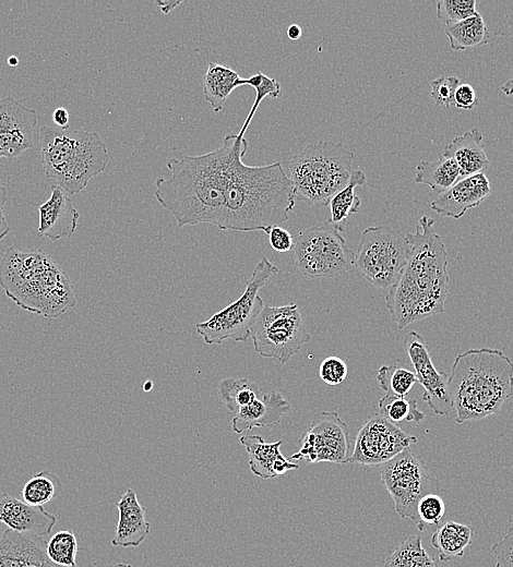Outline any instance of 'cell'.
Returning a JSON list of instances; mask_svg holds the SVG:
<instances>
[{"label": "cell", "mask_w": 513, "mask_h": 567, "mask_svg": "<svg viewBox=\"0 0 513 567\" xmlns=\"http://www.w3.org/2000/svg\"><path fill=\"white\" fill-rule=\"evenodd\" d=\"M366 182L365 172L361 169H354L347 185L330 200L331 218L329 221L341 232L344 231L350 215L359 212L361 200L356 195L355 189Z\"/></svg>", "instance_id": "4316f807"}, {"label": "cell", "mask_w": 513, "mask_h": 567, "mask_svg": "<svg viewBox=\"0 0 513 567\" xmlns=\"http://www.w3.org/2000/svg\"><path fill=\"white\" fill-rule=\"evenodd\" d=\"M295 265L307 278L334 277L355 266V252L329 220L294 237Z\"/></svg>", "instance_id": "9c48e42d"}, {"label": "cell", "mask_w": 513, "mask_h": 567, "mask_svg": "<svg viewBox=\"0 0 513 567\" xmlns=\"http://www.w3.org/2000/svg\"><path fill=\"white\" fill-rule=\"evenodd\" d=\"M256 353L285 364L309 342L310 335L295 303L264 305L250 330Z\"/></svg>", "instance_id": "8fae6325"}, {"label": "cell", "mask_w": 513, "mask_h": 567, "mask_svg": "<svg viewBox=\"0 0 513 567\" xmlns=\"http://www.w3.org/2000/svg\"><path fill=\"white\" fill-rule=\"evenodd\" d=\"M354 153L342 142L318 141L306 145L289 162L295 196L308 205L324 207L350 180Z\"/></svg>", "instance_id": "52a82bcc"}, {"label": "cell", "mask_w": 513, "mask_h": 567, "mask_svg": "<svg viewBox=\"0 0 513 567\" xmlns=\"http://www.w3.org/2000/svg\"><path fill=\"white\" fill-rule=\"evenodd\" d=\"M299 443L300 448L290 456V460H306L308 463L349 462L348 426L336 411L315 413Z\"/></svg>", "instance_id": "4fadbf2b"}, {"label": "cell", "mask_w": 513, "mask_h": 567, "mask_svg": "<svg viewBox=\"0 0 513 567\" xmlns=\"http://www.w3.org/2000/svg\"><path fill=\"white\" fill-rule=\"evenodd\" d=\"M258 383L248 378L227 377L219 383L218 396L222 403L236 413L240 408L251 403L263 393Z\"/></svg>", "instance_id": "f546056e"}, {"label": "cell", "mask_w": 513, "mask_h": 567, "mask_svg": "<svg viewBox=\"0 0 513 567\" xmlns=\"http://www.w3.org/2000/svg\"><path fill=\"white\" fill-rule=\"evenodd\" d=\"M271 248L279 253H285L294 249V236L281 226H273L269 233Z\"/></svg>", "instance_id": "b9f144b4"}, {"label": "cell", "mask_w": 513, "mask_h": 567, "mask_svg": "<svg viewBox=\"0 0 513 567\" xmlns=\"http://www.w3.org/2000/svg\"><path fill=\"white\" fill-rule=\"evenodd\" d=\"M0 286L16 305L47 318L76 304L70 277L40 249L8 248L0 261Z\"/></svg>", "instance_id": "277c9868"}, {"label": "cell", "mask_w": 513, "mask_h": 567, "mask_svg": "<svg viewBox=\"0 0 513 567\" xmlns=\"http://www.w3.org/2000/svg\"><path fill=\"white\" fill-rule=\"evenodd\" d=\"M477 101L476 93L470 84H460L454 95V106L458 109L470 110Z\"/></svg>", "instance_id": "7bdbcfd3"}, {"label": "cell", "mask_w": 513, "mask_h": 567, "mask_svg": "<svg viewBox=\"0 0 513 567\" xmlns=\"http://www.w3.org/2000/svg\"><path fill=\"white\" fill-rule=\"evenodd\" d=\"M403 346L414 366L418 384L423 388L422 399L437 415H446L453 409L449 391V376L432 363L428 347L415 330L404 336Z\"/></svg>", "instance_id": "9a60e30c"}, {"label": "cell", "mask_w": 513, "mask_h": 567, "mask_svg": "<svg viewBox=\"0 0 513 567\" xmlns=\"http://www.w3.org/2000/svg\"><path fill=\"white\" fill-rule=\"evenodd\" d=\"M461 179L456 162L443 155L434 161L422 160L417 165L415 182L426 184L439 194L449 190Z\"/></svg>", "instance_id": "83f0119b"}, {"label": "cell", "mask_w": 513, "mask_h": 567, "mask_svg": "<svg viewBox=\"0 0 513 567\" xmlns=\"http://www.w3.org/2000/svg\"><path fill=\"white\" fill-rule=\"evenodd\" d=\"M115 567H133V566H131L130 564L120 563V564H117Z\"/></svg>", "instance_id": "f907efd6"}, {"label": "cell", "mask_w": 513, "mask_h": 567, "mask_svg": "<svg viewBox=\"0 0 513 567\" xmlns=\"http://www.w3.org/2000/svg\"><path fill=\"white\" fill-rule=\"evenodd\" d=\"M433 225L434 219L423 215L416 231L405 234L408 260L385 297L390 316L399 329L444 312L450 281L448 253Z\"/></svg>", "instance_id": "7a4b0ae2"}, {"label": "cell", "mask_w": 513, "mask_h": 567, "mask_svg": "<svg viewBox=\"0 0 513 567\" xmlns=\"http://www.w3.org/2000/svg\"><path fill=\"white\" fill-rule=\"evenodd\" d=\"M46 545L41 536L8 528L0 536V567H62L48 558Z\"/></svg>", "instance_id": "d6986e66"}, {"label": "cell", "mask_w": 513, "mask_h": 567, "mask_svg": "<svg viewBox=\"0 0 513 567\" xmlns=\"http://www.w3.org/2000/svg\"><path fill=\"white\" fill-rule=\"evenodd\" d=\"M409 245L405 236L389 226L366 228L355 253V266L372 286L389 289L405 267Z\"/></svg>", "instance_id": "30bf717a"}, {"label": "cell", "mask_w": 513, "mask_h": 567, "mask_svg": "<svg viewBox=\"0 0 513 567\" xmlns=\"http://www.w3.org/2000/svg\"><path fill=\"white\" fill-rule=\"evenodd\" d=\"M246 146L244 137L229 134L208 153L167 160L170 176L155 180L154 196L176 218L178 227L212 224L220 229L230 166Z\"/></svg>", "instance_id": "6da1fadb"}, {"label": "cell", "mask_w": 513, "mask_h": 567, "mask_svg": "<svg viewBox=\"0 0 513 567\" xmlns=\"http://www.w3.org/2000/svg\"><path fill=\"white\" fill-rule=\"evenodd\" d=\"M417 442L380 413H370L360 427L349 462L358 465H382Z\"/></svg>", "instance_id": "5bb4252c"}, {"label": "cell", "mask_w": 513, "mask_h": 567, "mask_svg": "<svg viewBox=\"0 0 513 567\" xmlns=\"http://www.w3.org/2000/svg\"><path fill=\"white\" fill-rule=\"evenodd\" d=\"M249 85L255 91L254 101L249 110V113L238 133L240 137H244V134L256 113V110L265 97L279 98L282 96L281 84L273 77H270L262 72H256L250 77H241L239 86Z\"/></svg>", "instance_id": "d6a6232c"}, {"label": "cell", "mask_w": 513, "mask_h": 567, "mask_svg": "<svg viewBox=\"0 0 513 567\" xmlns=\"http://www.w3.org/2000/svg\"><path fill=\"white\" fill-rule=\"evenodd\" d=\"M117 508L119 519L117 522L116 534L110 543L116 547H136L148 535L151 523L145 518V511L136 494L132 488L120 496Z\"/></svg>", "instance_id": "7402d4cb"}, {"label": "cell", "mask_w": 513, "mask_h": 567, "mask_svg": "<svg viewBox=\"0 0 513 567\" xmlns=\"http://www.w3.org/2000/svg\"><path fill=\"white\" fill-rule=\"evenodd\" d=\"M290 408V401L282 393L264 390L259 398L235 413L231 427L240 434L253 427L276 425Z\"/></svg>", "instance_id": "44dd1931"}, {"label": "cell", "mask_w": 513, "mask_h": 567, "mask_svg": "<svg viewBox=\"0 0 513 567\" xmlns=\"http://www.w3.org/2000/svg\"><path fill=\"white\" fill-rule=\"evenodd\" d=\"M448 385L455 422L481 420L513 395V363L499 349H469L456 355Z\"/></svg>", "instance_id": "5b68a950"}, {"label": "cell", "mask_w": 513, "mask_h": 567, "mask_svg": "<svg viewBox=\"0 0 513 567\" xmlns=\"http://www.w3.org/2000/svg\"><path fill=\"white\" fill-rule=\"evenodd\" d=\"M38 138L46 178L57 181L69 195L83 191L109 161L106 144L93 131L55 130L44 125Z\"/></svg>", "instance_id": "8992f818"}, {"label": "cell", "mask_w": 513, "mask_h": 567, "mask_svg": "<svg viewBox=\"0 0 513 567\" xmlns=\"http://www.w3.org/2000/svg\"><path fill=\"white\" fill-rule=\"evenodd\" d=\"M19 63V59L14 56H11L10 58H8V64L14 67Z\"/></svg>", "instance_id": "681fc988"}, {"label": "cell", "mask_w": 513, "mask_h": 567, "mask_svg": "<svg viewBox=\"0 0 513 567\" xmlns=\"http://www.w3.org/2000/svg\"><path fill=\"white\" fill-rule=\"evenodd\" d=\"M477 14L475 0H440L437 2V16L445 24L456 23Z\"/></svg>", "instance_id": "8d00e7d4"}, {"label": "cell", "mask_w": 513, "mask_h": 567, "mask_svg": "<svg viewBox=\"0 0 513 567\" xmlns=\"http://www.w3.org/2000/svg\"><path fill=\"white\" fill-rule=\"evenodd\" d=\"M377 382L387 395L397 397H405L411 387L418 384L415 372L396 364L380 366Z\"/></svg>", "instance_id": "836d02e7"}, {"label": "cell", "mask_w": 513, "mask_h": 567, "mask_svg": "<svg viewBox=\"0 0 513 567\" xmlns=\"http://www.w3.org/2000/svg\"><path fill=\"white\" fill-rule=\"evenodd\" d=\"M145 384L146 385H145L144 389L150 390L152 388V382H146Z\"/></svg>", "instance_id": "816d5d0a"}, {"label": "cell", "mask_w": 513, "mask_h": 567, "mask_svg": "<svg viewBox=\"0 0 513 567\" xmlns=\"http://www.w3.org/2000/svg\"><path fill=\"white\" fill-rule=\"evenodd\" d=\"M445 512V505L438 494L429 493L422 496L417 505L418 522L416 523L420 531L425 526H438Z\"/></svg>", "instance_id": "74e56055"}, {"label": "cell", "mask_w": 513, "mask_h": 567, "mask_svg": "<svg viewBox=\"0 0 513 567\" xmlns=\"http://www.w3.org/2000/svg\"><path fill=\"white\" fill-rule=\"evenodd\" d=\"M49 198L38 208L37 234L56 242L72 237L77 227L79 210L70 195L59 185H51Z\"/></svg>", "instance_id": "e0dca14e"}, {"label": "cell", "mask_w": 513, "mask_h": 567, "mask_svg": "<svg viewBox=\"0 0 513 567\" xmlns=\"http://www.w3.org/2000/svg\"><path fill=\"white\" fill-rule=\"evenodd\" d=\"M77 539L73 530L56 532L46 545L48 558L62 567H75L77 554Z\"/></svg>", "instance_id": "d590c367"}, {"label": "cell", "mask_w": 513, "mask_h": 567, "mask_svg": "<svg viewBox=\"0 0 513 567\" xmlns=\"http://www.w3.org/2000/svg\"><path fill=\"white\" fill-rule=\"evenodd\" d=\"M431 97L439 106L445 108L454 105L455 91L460 85L457 76H440L430 82Z\"/></svg>", "instance_id": "f35d334b"}, {"label": "cell", "mask_w": 513, "mask_h": 567, "mask_svg": "<svg viewBox=\"0 0 513 567\" xmlns=\"http://www.w3.org/2000/svg\"><path fill=\"white\" fill-rule=\"evenodd\" d=\"M379 472L381 483L393 498L398 516L417 523L419 499L439 490V484L431 476L425 461L407 448L379 465Z\"/></svg>", "instance_id": "7c38bea8"}, {"label": "cell", "mask_w": 513, "mask_h": 567, "mask_svg": "<svg viewBox=\"0 0 513 567\" xmlns=\"http://www.w3.org/2000/svg\"><path fill=\"white\" fill-rule=\"evenodd\" d=\"M379 413L393 423L407 421L420 422L425 413L411 398L385 395L378 402Z\"/></svg>", "instance_id": "e575fe53"}, {"label": "cell", "mask_w": 513, "mask_h": 567, "mask_svg": "<svg viewBox=\"0 0 513 567\" xmlns=\"http://www.w3.org/2000/svg\"><path fill=\"white\" fill-rule=\"evenodd\" d=\"M52 121L57 126L60 128V130H68L70 122V112L63 107H58L52 112Z\"/></svg>", "instance_id": "f6af8a7d"}, {"label": "cell", "mask_w": 513, "mask_h": 567, "mask_svg": "<svg viewBox=\"0 0 513 567\" xmlns=\"http://www.w3.org/2000/svg\"><path fill=\"white\" fill-rule=\"evenodd\" d=\"M384 567H437L422 546L420 534H413L397 545L385 559Z\"/></svg>", "instance_id": "4dcf8cb0"}, {"label": "cell", "mask_w": 513, "mask_h": 567, "mask_svg": "<svg viewBox=\"0 0 513 567\" xmlns=\"http://www.w3.org/2000/svg\"><path fill=\"white\" fill-rule=\"evenodd\" d=\"M8 200V193L4 186H0V241L9 233L10 227L7 221L3 208Z\"/></svg>", "instance_id": "ee69618b"}, {"label": "cell", "mask_w": 513, "mask_h": 567, "mask_svg": "<svg viewBox=\"0 0 513 567\" xmlns=\"http://www.w3.org/2000/svg\"><path fill=\"white\" fill-rule=\"evenodd\" d=\"M492 552L497 559L496 567H513V527L492 545Z\"/></svg>", "instance_id": "60d3db41"}, {"label": "cell", "mask_w": 513, "mask_h": 567, "mask_svg": "<svg viewBox=\"0 0 513 567\" xmlns=\"http://www.w3.org/2000/svg\"><path fill=\"white\" fill-rule=\"evenodd\" d=\"M0 519L9 529L19 533L44 536L57 522L55 515L43 506H33L8 493L0 495Z\"/></svg>", "instance_id": "ffe728a7"}, {"label": "cell", "mask_w": 513, "mask_h": 567, "mask_svg": "<svg viewBox=\"0 0 513 567\" xmlns=\"http://www.w3.org/2000/svg\"><path fill=\"white\" fill-rule=\"evenodd\" d=\"M164 13H169L172 9L179 5L181 2H156Z\"/></svg>", "instance_id": "7dc6e473"}, {"label": "cell", "mask_w": 513, "mask_h": 567, "mask_svg": "<svg viewBox=\"0 0 513 567\" xmlns=\"http://www.w3.org/2000/svg\"><path fill=\"white\" fill-rule=\"evenodd\" d=\"M347 365L338 357L325 358L319 367V375L321 379L327 385L342 384L347 377Z\"/></svg>", "instance_id": "ab89813d"}, {"label": "cell", "mask_w": 513, "mask_h": 567, "mask_svg": "<svg viewBox=\"0 0 513 567\" xmlns=\"http://www.w3.org/2000/svg\"><path fill=\"white\" fill-rule=\"evenodd\" d=\"M491 193V186L485 173L461 178L449 190L439 194L430 204L433 212L441 216L458 219Z\"/></svg>", "instance_id": "ac0fdd59"}, {"label": "cell", "mask_w": 513, "mask_h": 567, "mask_svg": "<svg viewBox=\"0 0 513 567\" xmlns=\"http://www.w3.org/2000/svg\"><path fill=\"white\" fill-rule=\"evenodd\" d=\"M442 155L456 162L461 178L484 173L490 164L484 149L482 134L477 128L454 137Z\"/></svg>", "instance_id": "cb8c5ba5"}, {"label": "cell", "mask_w": 513, "mask_h": 567, "mask_svg": "<svg viewBox=\"0 0 513 567\" xmlns=\"http://www.w3.org/2000/svg\"><path fill=\"white\" fill-rule=\"evenodd\" d=\"M247 150L242 147L231 162L220 229L269 233L288 220L296 203L294 185L281 162L243 164Z\"/></svg>", "instance_id": "3957f363"}, {"label": "cell", "mask_w": 513, "mask_h": 567, "mask_svg": "<svg viewBox=\"0 0 513 567\" xmlns=\"http://www.w3.org/2000/svg\"><path fill=\"white\" fill-rule=\"evenodd\" d=\"M276 273L278 268L274 264L266 257L261 258L248 279L243 293L207 321L195 324L203 341L206 345H219L226 340L247 341L252 325L264 307L259 291Z\"/></svg>", "instance_id": "ba28073f"}, {"label": "cell", "mask_w": 513, "mask_h": 567, "mask_svg": "<svg viewBox=\"0 0 513 567\" xmlns=\"http://www.w3.org/2000/svg\"><path fill=\"white\" fill-rule=\"evenodd\" d=\"M240 443L249 456L251 472L269 480L282 475L289 470L298 469L296 462H291L281 451L283 441L266 443L260 435H243Z\"/></svg>", "instance_id": "603a6c76"}, {"label": "cell", "mask_w": 513, "mask_h": 567, "mask_svg": "<svg viewBox=\"0 0 513 567\" xmlns=\"http://www.w3.org/2000/svg\"><path fill=\"white\" fill-rule=\"evenodd\" d=\"M444 33L454 51H462L488 44L489 31L478 13L463 21L445 24Z\"/></svg>", "instance_id": "f1b7e54d"}, {"label": "cell", "mask_w": 513, "mask_h": 567, "mask_svg": "<svg viewBox=\"0 0 513 567\" xmlns=\"http://www.w3.org/2000/svg\"><path fill=\"white\" fill-rule=\"evenodd\" d=\"M501 91L506 95V96H512L513 95V76L510 77L501 87Z\"/></svg>", "instance_id": "c3c4849f"}, {"label": "cell", "mask_w": 513, "mask_h": 567, "mask_svg": "<svg viewBox=\"0 0 513 567\" xmlns=\"http://www.w3.org/2000/svg\"><path fill=\"white\" fill-rule=\"evenodd\" d=\"M241 76L232 69L219 63L210 62L203 77L205 100L215 112L223 109L230 94L239 87Z\"/></svg>", "instance_id": "d4e9b609"}, {"label": "cell", "mask_w": 513, "mask_h": 567, "mask_svg": "<svg viewBox=\"0 0 513 567\" xmlns=\"http://www.w3.org/2000/svg\"><path fill=\"white\" fill-rule=\"evenodd\" d=\"M302 35V29L299 25L297 24H291L288 26L287 28V36L289 39L291 40H297L301 37Z\"/></svg>", "instance_id": "bcb514c9"}, {"label": "cell", "mask_w": 513, "mask_h": 567, "mask_svg": "<svg viewBox=\"0 0 513 567\" xmlns=\"http://www.w3.org/2000/svg\"><path fill=\"white\" fill-rule=\"evenodd\" d=\"M59 476L48 470L33 475L23 486V500L33 506H44L61 491Z\"/></svg>", "instance_id": "1f68e13d"}, {"label": "cell", "mask_w": 513, "mask_h": 567, "mask_svg": "<svg viewBox=\"0 0 513 567\" xmlns=\"http://www.w3.org/2000/svg\"><path fill=\"white\" fill-rule=\"evenodd\" d=\"M37 124L34 109L12 97L0 98V159L15 158L33 148V133Z\"/></svg>", "instance_id": "2e32d148"}, {"label": "cell", "mask_w": 513, "mask_h": 567, "mask_svg": "<svg viewBox=\"0 0 513 567\" xmlns=\"http://www.w3.org/2000/svg\"><path fill=\"white\" fill-rule=\"evenodd\" d=\"M0 522H1V519H0ZM2 532H1V524H0V536H1Z\"/></svg>", "instance_id": "f5cc1de1"}, {"label": "cell", "mask_w": 513, "mask_h": 567, "mask_svg": "<svg viewBox=\"0 0 513 567\" xmlns=\"http://www.w3.org/2000/svg\"><path fill=\"white\" fill-rule=\"evenodd\" d=\"M474 530L470 526L456 521H446L431 535V545L438 551L440 562L462 557L472 544Z\"/></svg>", "instance_id": "484cf974"}]
</instances>
